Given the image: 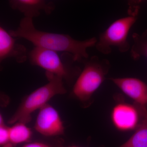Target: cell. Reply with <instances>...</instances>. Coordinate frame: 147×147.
I'll return each instance as SVG.
<instances>
[{"mask_svg":"<svg viewBox=\"0 0 147 147\" xmlns=\"http://www.w3.org/2000/svg\"><path fill=\"white\" fill-rule=\"evenodd\" d=\"M132 38L134 44L130 51L131 57L135 60L141 57L147 58V30L142 34H133Z\"/></svg>","mask_w":147,"mask_h":147,"instance_id":"4fadbf2b","label":"cell"},{"mask_svg":"<svg viewBox=\"0 0 147 147\" xmlns=\"http://www.w3.org/2000/svg\"><path fill=\"white\" fill-rule=\"evenodd\" d=\"M9 4L12 9L23 13L26 18L32 19L39 16L41 11L50 15L55 8L53 2L45 0H10Z\"/></svg>","mask_w":147,"mask_h":147,"instance_id":"30bf717a","label":"cell"},{"mask_svg":"<svg viewBox=\"0 0 147 147\" xmlns=\"http://www.w3.org/2000/svg\"><path fill=\"white\" fill-rule=\"evenodd\" d=\"M15 38L2 26L0 27V62L12 58L18 63H24L28 59L24 45L17 43Z\"/></svg>","mask_w":147,"mask_h":147,"instance_id":"9c48e42d","label":"cell"},{"mask_svg":"<svg viewBox=\"0 0 147 147\" xmlns=\"http://www.w3.org/2000/svg\"><path fill=\"white\" fill-rule=\"evenodd\" d=\"M45 75L48 82L24 97L15 113L9 119L7 123L13 124L21 122L26 124L31 120L33 112L46 105L55 96L67 92L61 78L47 72H45Z\"/></svg>","mask_w":147,"mask_h":147,"instance_id":"3957f363","label":"cell"},{"mask_svg":"<svg viewBox=\"0 0 147 147\" xmlns=\"http://www.w3.org/2000/svg\"><path fill=\"white\" fill-rule=\"evenodd\" d=\"M58 147H80L78 146H60Z\"/></svg>","mask_w":147,"mask_h":147,"instance_id":"2e32d148","label":"cell"},{"mask_svg":"<svg viewBox=\"0 0 147 147\" xmlns=\"http://www.w3.org/2000/svg\"><path fill=\"white\" fill-rule=\"evenodd\" d=\"M9 127L6 125L4 122L2 116L0 117V144L4 147L11 144L9 138Z\"/></svg>","mask_w":147,"mask_h":147,"instance_id":"5bb4252c","label":"cell"},{"mask_svg":"<svg viewBox=\"0 0 147 147\" xmlns=\"http://www.w3.org/2000/svg\"><path fill=\"white\" fill-rule=\"evenodd\" d=\"M34 47L28 53V59L32 65L45 69V72L61 77L67 84H71L77 79L82 70L76 62L73 55Z\"/></svg>","mask_w":147,"mask_h":147,"instance_id":"277c9868","label":"cell"},{"mask_svg":"<svg viewBox=\"0 0 147 147\" xmlns=\"http://www.w3.org/2000/svg\"><path fill=\"white\" fill-rule=\"evenodd\" d=\"M84 67L74 85L71 95L84 108L88 107L92 96L105 79L110 70V61L94 56L83 63Z\"/></svg>","mask_w":147,"mask_h":147,"instance_id":"7a4b0ae2","label":"cell"},{"mask_svg":"<svg viewBox=\"0 0 147 147\" xmlns=\"http://www.w3.org/2000/svg\"><path fill=\"white\" fill-rule=\"evenodd\" d=\"M139 10L138 3H129L127 16L116 20L100 34L95 45L96 49L104 55L110 54L113 46L117 47L121 53L128 51L130 45L127 36L131 27L137 21Z\"/></svg>","mask_w":147,"mask_h":147,"instance_id":"5b68a950","label":"cell"},{"mask_svg":"<svg viewBox=\"0 0 147 147\" xmlns=\"http://www.w3.org/2000/svg\"><path fill=\"white\" fill-rule=\"evenodd\" d=\"M9 32L14 37L32 42L34 47L69 53L73 55L75 62L82 63L89 59L88 49L95 46L98 40L95 37L79 40L68 34L39 30L35 27L33 19L26 17L21 19L17 29Z\"/></svg>","mask_w":147,"mask_h":147,"instance_id":"6da1fadb","label":"cell"},{"mask_svg":"<svg viewBox=\"0 0 147 147\" xmlns=\"http://www.w3.org/2000/svg\"><path fill=\"white\" fill-rule=\"evenodd\" d=\"M34 128L45 137H55L64 134V126L59 114L48 103L40 109Z\"/></svg>","mask_w":147,"mask_h":147,"instance_id":"52a82bcc","label":"cell"},{"mask_svg":"<svg viewBox=\"0 0 147 147\" xmlns=\"http://www.w3.org/2000/svg\"><path fill=\"white\" fill-rule=\"evenodd\" d=\"M136 105L147 109V85L140 79L131 77L110 78Z\"/></svg>","mask_w":147,"mask_h":147,"instance_id":"ba28073f","label":"cell"},{"mask_svg":"<svg viewBox=\"0 0 147 147\" xmlns=\"http://www.w3.org/2000/svg\"><path fill=\"white\" fill-rule=\"evenodd\" d=\"M142 118V111L139 106L124 102L117 103L111 113L113 125L120 131L135 130L140 124Z\"/></svg>","mask_w":147,"mask_h":147,"instance_id":"8992f818","label":"cell"},{"mask_svg":"<svg viewBox=\"0 0 147 147\" xmlns=\"http://www.w3.org/2000/svg\"><path fill=\"white\" fill-rule=\"evenodd\" d=\"M9 127L10 142L15 145L28 142L32 136V131L26 124L21 122L13 124Z\"/></svg>","mask_w":147,"mask_h":147,"instance_id":"7c38bea8","label":"cell"},{"mask_svg":"<svg viewBox=\"0 0 147 147\" xmlns=\"http://www.w3.org/2000/svg\"><path fill=\"white\" fill-rule=\"evenodd\" d=\"M22 147H50L48 145L39 143V142H33V143H28L24 145Z\"/></svg>","mask_w":147,"mask_h":147,"instance_id":"9a60e30c","label":"cell"},{"mask_svg":"<svg viewBox=\"0 0 147 147\" xmlns=\"http://www.w3.org/2000/svg\"><path fill=\"white\" fill-rule=\"evenodd\" d=\"M142 118L135 132L127 142L119 147H147V110H142Z\"/></svg>","mask_w":147,"mask_h":147,"instance_id":"8fae6325","label":"cell"}]
</instances>
